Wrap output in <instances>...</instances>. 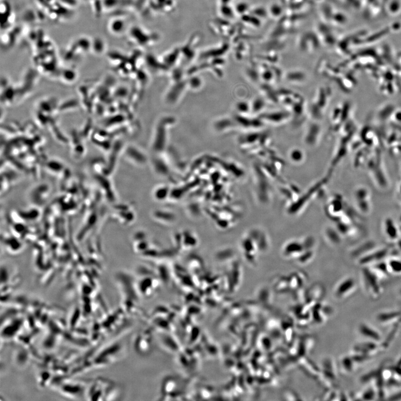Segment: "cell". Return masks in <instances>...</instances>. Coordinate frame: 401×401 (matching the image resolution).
Wrapping results in <instances>:
<instances>
[{
	"instance_id": "3957f363",
	"label": "cell",
	"mask_w": 401,
	"mask_h": 401,
	"mask_svg": "<svg viewBox=\"0 0 401 401\" xmlns=\"http://www.w3.org/2000/svg\"><path fill=\"white\" fill-rule=\"evenodd\" d=\"M384 234L391 244H395L401 237L398 223H396L393 218L388 217L383 223Z\"/></svg>"
},
{
	"instance_id": "277c9868",
	"label": "cell",
	"mask_w": 401,
	"mask_h": 401,
	"mask_svg": "<svg viewBox=\"0 0 401 401\" xmlns=\"http://www.w3.org/2000/svg\"><path fill=\"white\" fill-rule=\"evenodd\" d=\"M358 332L365 340V342L379 343L384 341L385 338L379 330L366 323H362L359 326Z\"/></svg>"
},
{
	"instance_id": "8992f818",
	"label": "cell",
	"mask_w": 401,
	"mask_h": 401,
	"mask_svg": "<svg viewBox=\"0 0 401 401\" xmlns=\"http://www.w3.org/2000/svg\"><path fill=\"white\" fill-rule=\"evenodd\" d=\"M379 246L374 241H366L354 247L351 254L353 258L358 260L370 253Z\"/></svg>"
},
{
	"instance_id": "4fadbf2b",
	"label": "cell",
	"mask_w": 401,
	"mask_h": 401,
	"mask_svg": "<svg viewBox=\"0 0 401 401\" xmlns=\"http://www.w3.org/2000/svg\"><path fill=\"white\" fill-rule=\"evenodd\" d=\"M396 366L399 367L400 368V369L401 370V358L400 361H399L398 363L397 364V365H396Z\"/></svg>"
},
{
	"instance_id": "52a82bcc",
	"label": "cell",
	"mask_w": 401,
	"mask_h": 401,
	"mask_svg": "<svg viewBox=\"0 0 401 401\" xmlns=\"http://www.w3.org/2000/svg\"><path fill=\"white\" fill-rule=\"evenodd\" d=\"M357 282L353 278H348L344 279L339 287L338 293L340 297H348L353 295L357 290Z\"/></svg>"
},
{
	"instance_id": "9c48e42d",
	"label": "cell",
	"mask_w": 401,
	"mask_h": 401,
	"mask_svg": "<svg viewBox=\"0 0 401 401\" xmlns=\"http://www.w3.org/2000/svg\"><path fill=\"white\" fill-rule=\"evenodd\" d=\"M391 276H401V259L399 255L391 256L386 259Z\"/></svg>"
},
{
	"instance_id": "30bf717a",
	"label": "cell",
	"mask_w": 401,
	"mask_h": 401,
	"mask_svg": "<svg viewBox=\"0 0 401 401\" xmlns=\"http://www.w3.org/2000/svg\"><path fill=\"white\" fill-rule=\"evenodd\" d=\"M343 366H344L345 371L347 373H353L359 367L351 355L344 359V360H343Z\"/></svg>"
},
{
	"instance_id": "5b68a950",
	"label": "cell",
	"mask_w": 401,
	"mask_h": 401,
	"mask_svg": "<svg viewBox=\"0 0 401 401\" xmlns=\"http://www.w3.org/2000/svg\"><path fill=\"white\" fill-rule=\"evenodd\" d=\"M376 319L382 326H394L399 324L401 321V311H385L377 315Z\"/></svg>"
},
{
	"instance_id": "ba28073f",
	"label": "cell",
	"mask_w": 401,
	"mask_h": 401,
	"mask_svg": "<svg viewBox=\"0 0 401 401\" xmlns=\"http://www.w3.org/2000/svg\"><path fill=\"white\" fill-rule=\"evenodd\" d=\"M367 388L358 392V393L354 395L353 398L354 400L360 401H372L375 400L376 398L379 399V396L376 390L374 387L371 385H367Z\"/></svg>"
},
{
	"instance_id": "7a4b0ae2",
	"label": "cell",
	"mask_w": 401,
	"mask_h": 401,
	"mask_svg": "<svg viewBox=\"0 0 401 401\" xmlns=\"http://www.w3.org/2000/svg\"><path fill=\"white\" fill-rule=\"evenodd\" d=\"M354 204L356 210L361 216H367L372 210V195L370 191L365 187H359L354 191Z\"/></svg>"
},
{
	"instance_id": "8fae6325",
	"label": "cell",
	"mask_w": 401,
	"mask_h": 401,
	"mask_svg": "<svg viewBox=\"0 0 401 401\" xmlns=\"http://www.w3.org/2000/svg\"><path fill=\"white\" fill-rule=\"evenodd\" d=\"M104 44L102 40L97 39L94 40L93 43H92V47L94 48L97 53H100L104 49Z\"/></svg>"
},
{
	"instance_id": "6da1fadb",
	"label": "cell",
	"mask_w": 401,
	"mask_h": 401,
	"mask_svg": "<svg viewBox=\"0 0 401 401\" xmlns=\"http://www.w3.org/2000/svg\"><path fill=\"white\" fill-rule=\"evenodd\" d=\"M361 268L360 276L364 289L372 299H378L383 293L382 281L376 276L370 267Z\"/></svg>"
},
{
	"instance_id": "7c38bea8",
	"label": "cell",
	"mask_w": 401,
	"mask_h": 401,
	"mask_svg": "<svg viewBox=\"0 0 401 401\" xmlns=\"http://www.w3.org/2000/svg\"><path fill=\"white\" fill-rule=\"evenodd\" d=\"M398 196L399 200L401 204V185H400L399 189L398 190Z\"/></svg>"
}]
</instances>
